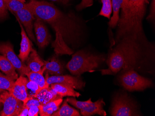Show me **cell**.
Instances as JSON below:
<instances>
[{"mask_svg":"<svg viewBox=\"0 0 155 116\" xmlns=\"http://www.w3.org/2000/svg\"><path fill=\"white\" fill-rule=\"evenodd\" d=\"M93 3V0H81V3L76 6V8L77 11H81L84 8L92 6Z\"/></svg>","mask_w":155,"mask_h":116,"instance_id":"29","label":"cell"},{"mask_svg":"<svg viewBox=\"0 0 155 116\" xmlns=\"http://www.w3.org/2000/svg\"><path fill=\"white\" fill-rule=\"evenodd\" d=\"M28 80L27 78L21 75L15 80L14 85L8 91L14 96L22 101L23 104L26 103L31 98L28 97L26 91V84Z\"/></svg>","mask_w":155,"mask_h":116,"instance_id":"13","label":"cell"},{"mask_svg":"<svg viewBox=\"0 0 155 116\" xmlns=\"http://www.w3.org/2000/svg\"><path fill=\"white\" fill-rule=\"evenodd\" d=\"M44 67L46 74L52 76L62 75L65 72V67L55 54L48 60H44Z\"/></svg>","mask_w":155,"mask_h":116,"instance_id":"15","label":"cell"},{"mask_svg":"<svg viewBox=\"0 0 155 116\" xmlns=\"http://www.w3.org/2000/svg\"><path fill=\"white\" fill-rule=\"evenodd\" d=\"M41 90L36 83L29 80H28L26 84V91L28 97L36 98Z\"/></svg>","mask_w":155,"mask_h":116,"instance_id":"25","label":"cell"},{"mask_svg":"<svg viewBox=\"0 0 155 116\" xmlns=\"http://www.w3.org/2000/svg\"><path fill=\"white\" fill-rule=\"evenodd\" d=\"M19 1L21 2H23V3H25V0H18Z\"/></svg>","mask_w":155,"mask_h":116,"instance_id":"36","label":"cell"},{"mask_svg":"<svg viewBox=\"0 0 155 116\" xmlns=\"http://www.w3.org/2000/svg\"><path fill=\"white\" fill-rule=\"evenodd\" d=\"M25 63L31 71L41 72L45 71L44 60L41 58L37 51L32 48L31 52Z\"/></svg>","mask_w":155,"mask_h":116,"instance_id":"17","label":"cell"},{"mask_svg":"<svg viewBox=\"0 0 155 116\" xmlns=\"http://www.w3.org/2000/svg\"><path fill=\"white\" fill-rule=\"evenodd\" d=\"M52 116H80L81 114L76 109L68 104L67 100H65L61 108L55 111Z\"/></svg>","mask_w":155,"mask_h":116,"instance_id":"22","label":"cell"},{"mask_svg":"<svg viewBox=\"0 0 155 116\" xmlns=\"http://www.w3.org/2000/svg\"><path fill=\"white\" fill-rule=\"evenodd\" d=\"M8 10L6 0H0V21L7 18Z\"/></svg>","mask_w":155,"mask_h":116,"instance_id":"28","label":"cell"},{"mask_svg":"<svg viewBox=\"0 0 155 116\" xmlns=\"http://www.w3.org/2000/svg\"><path fill=\"white\" fill-rule=\"evenodd\" d=\"M16 19L21 27V45H20L21 48H20V53L18 56L20 60L23 63H25L31 52L33 44L30 41L29 37H28L26 31L24 30V27L19 21V20L17 18H16Z\"/></svg>","mask_w":155,"mask_h":116,"instance_id":"14","label":"cell"},{"mask_svg":"<svg viewBox=\"0 0 155 116\" xmlns=\"http://www.w3.org/2000/svg\"><path fill=\"white\" fill-rule=\"evenodd\" d=\"M8 10L15 14L16 12L25 7L26 3L21 2L18 0H6Z\"/></svg>","mask_w":155,"mask_h":116,"instance_id":"27","label":"cell"},{"mask_svg":"<svg viewBox=\"0 0 155 116\" xmlns=\"http://www.w3.org/2000/svg\"><path fill=\"white\" fill-rule=\"evenodd\" d=\"M0 101L3 108L0 112L1 116H18L23 106L22 101L14 96L8 91L0 93Z\"/></svg>","mask_w":155,"mask_h":116,"instance_id":"8","label":"cell"},{"mask_svg":"<svg viewBox=\"0 0 155 116\" xmlns=\"http://www.w3.org/2000/svg\"><path fill=\"white\" fill-rule=\"evenodd\" d=\"M0 54L5 56L15 69L20 76L26 75L31 71L25 63H23L14 52L13 45L9 42H0Z\"/></svg>","mask_w":155,"mask_h":116,"instance_id":"9","label":"cell"},{"mask_svg":"<svg viewBox=\"0 0 155 116\" xmlns=\"http://www.w3.org/2000/svg\"><path fill=\"white\" fill-rule=\"evenodd\" d=\"M106 59L105 56L103 55L80 50L73 55L66 67L74 76H80L87 72L94 71Z\"/></svg>","mask_w":155,"mask_h":116,"instance_id":"4","label":"cell"},{"mask_svg":"<svg viewBox=\"0 0 155 116\" xmlns=\"http://www.w3.org/2000/svg\"><path fill=\"white\" fill-rule=\"evenodd\" d=\"M29 108L26 107L25 105L22 106V108L21 109V111L19 113L18 116H27L28 114V111Z\"/></svg>","mask_w":155,"mask_h":116,"instance_id":"33","label":"cell"},{"mask_svg":"<svg viewBox=\"0 0 155 116\" xmlns=\"http://www.w3.org/2000/svg\"><path fill=\"white\" fill-rule=\"evenodd\" d=\"M45 78L47 83L50 85L55 83H64L71 85L76 89H82L86 85V83L81 78L80 76L73 77L70 75L62 74L60 76L49 77L48 74H46Z\"/></svg>","mask_w":155,"mask_h":116,"instance_id":"12","label":"cell"},{"mask_svg":"<svg viewBox=\"0 0 155 116\" xmlns=\"http://www.w3.org/2000/svg\"><path fill=\"white\" fill-rule=\"evenodd\" d=\"M15 80L0 72V93L5 91H9L14 85Z\"/></svg>","mask_w":155,"mask_h":116,"instance_id":"24","label":"cell"},{"mask_svg":"<svg viewBox=\"0 0 155 116\" xmlns=\"http://www.w3.org/2000/svg\"><path fill=\"white\" fill-rule=\"evenodd\" d=\"M123 0H112V9L113 15L109 22L110 28H114L117 26L119 18V12L121 8Z\"/></svg>","mask_w":155,"mask_h":116,"instance_id":"23","label":"cell"},{"mask_svg":"<svg viewBox=\"0 0 155 116\" xmlns=\"http://www.w3.org/2000/svg\"><path fill=\"white\" fill-rule=\"evenodd\" d=\"M110 113L112 116H138L141 114L137 103L124 92H119L112 99Z\"/></svg>","mask_w":155,"mask_h":116,"instance_id":"5","label":"cell"},{"mask_svg":"<svg viewBox=\"0 0 155 116\" xmlns=\"http://www.w3.org/2000/svg\"><path fill=\"white\" fill-rule=\"evenodd\" d=\"M2 103L1 102V101H0V105H1V104Z\"/></svg>","mask_w":155,"mask_h":116,"instance_id":"37","label":"cell"},{"mask_svg":"<svg viewBox=\"0 0 155 116\" xmlns=\"http://www.w3.org/2000/svg\"><path fill=\"white\" fill-rule=\"evenodd\" d=\"M44 72V71L37 72L30 71L28 73L26 76H27L29 80L36 83L41 89H42L43 88H48L50 86V85L47 83L45 77L43 76Z\"/></svg>","mask_w":155,"mask_h":116,"instance_id":"21","label":"cell"},{"mask_svg":"<svg viewBox=\"0 0 155 116\" xmlns=\"http://www.w3.org/2000/svg\"><path fill=\"white\" fill-rule=\"evenodd\" d=\"M36 98L38 99L41 105H44L50 101L62 98L57 94L50 86L48 88L42 89L37 95Z\"/></svg>","mask_w":155,"mask_h":116,"instance_id":"20","label":"cell"},{"mask_svg":"<svg viewBox=\"0 0 155 116\" xmlns=\"http://www.w3.org/2000/svg\"><path fill=\"white\" fill-rule=\"evenodd\" d=\"M66 100L68 103L80 109L81 114L82 116H91L95 114L107 116L106 111L103 109L105 103L102 99L95 102H92L91 98L86 101H78L75 97L68 98Z\"/></svg>","mask_w":155,"mask_h":116,"instance_id":"7","label":"cell"},{"mask_svg":"<svg viewBox=\"0 0 155 116\" xmlns=\"http://www.w3.org/2000/svg\"><path fill=\"white\" fill-rule=\"evenodd\" d=\"M0 70L2 71L6 76L13 80H15L18 77L16 69L5 56L0 55Z\"/></svg>","mask_w":155,"mask_h":116,"instance_id":"18","label":"cell"},{"mask_svg":"<svg viewBox=\"0 0 155 116\" xmlns=\"http://www.w3.org/2000/svg\"><path fill=\"white\" fill-rule=\"evenodd\" d=\"M146 6L141 0H123L114 45L128 36L141 40H148L143 26Z\"/></svg>","mask_w":155,"mask_h":116,"instance_id":"3","label":"cell"},{"mask_svg":"<svg viewBox=\"0 0 155 116\" xmlns=\"http://www.w3.org/2000/svg\"><path fill=\"white\" fill-rule=\"evenodd\" d=\"M142 2H144L145 4H146V5H147V4H148L149 3V1L150 0H141Z\"/></svg>","mask_w":155,"mask_h":116,"instance_id":"35","label":"cell"},{"mask_svg":"<svg viewBox=\"0 0 155 116\" xmlns=\"http://www.w3.org/2000/svg\"><path fill=\"white\" fill-rule=\"evenodd\" d=\"M63 102L62 98L58 99L53 101H50L44 105H39L40 116H50L58 110Z\"/></svg>","mask_w":155,"mask_h":116,"instance_id":"19","label":"cell"},{"mask_svg":"<svg viewBox=\"0 0 155 116\" xmlns=\"http://www.w3.org/2000/svg\"><path fill=\"white\" fill-rule=\"evenodd\" d=\"M102 3V7L100 11L99 15L110 19L112 12L111 0H101Z\"/></svg>","mask_w":155,"mask_h":116,"instance_id":"26","label":"cell"},{"mask_svg":"<svg viewBox=\"0 0 155 116\" xmlns=\"http://www.w3.org/2000/svg\"><path fill=\"white\" fill-rule=\"evenodd\" d=\"M119 72L118 83L128 91H142L153 86L151 80L141 76L135 70H122Z\"/></svg>","mask_w":155,"mask_h":116,"instance_id":"6","label":"cell"},{"mask_svg":"<svg viewBox=\"0 0 155 116\" xmlns=\"http://www.w3.org/2000/svg\"><path fill=\"white\" fill-rule=\"evenodd\" d=\"M148 20L154 23L155 19V0H152L149 14L146 18Z\"/></svg>","mask_w":155,"mask_h":116,"instance_id":"30","label":"cell"},{"mask_svg":"<svg viewBox=\"0 0 155 116\" xmlns=\"http://www.w3.org/2000/svg\"><path fill=\"white\" fill-rule=\"evenodd\" d=\"M50 86L61 98L67 96L79 97L81 96L80 92L76 91L73 86L69 84L55 83Z\"/></svg>","mask_w":155,"mask_h":116,"instance_id":"16","label":"cell"},{"mask_svg":"<svg viewBox=\"0 0 155 116\" xmlns=\"http://www.w3.org/2000/svg\"><path fill=\"white\" fill-rule=\"evenodd\" d=\"M23 105H25L28 108H30V107L33 106H39V105H41V104L36 98L31 97L28 99L26 103L23 104Z\"/></svg>","mask_w":155,"mask_h":116,"instance_id":"31","label":"cell"},{"mask_svg":"<svg viewBox=\"0 0 155 116\" xmlns=\"http://www.w3.org/2000/svg\"><path fill=\"white\" fill-rule=\"evenodd\" d=\"M34 27L38 47L40 49H43L50 43L51 35L44 21L41 19L36 18L34 23Z\"/></svg>","mask_w":155,"mask_h":116,"instance_id":"11","label":"cell"},{"mask_svg":"<svg viewBox=\"0 0 155 116\" xmlns=\"http://www.w3.org/2000/svg\"><path fill=\"white\" fill-rule=\"evenodd\" d=\"M39 112H40V110H39V106H33L29 108L28 116H38Z\"/></svg>","mask_w":155,"mask_h":116,"instance_id":"32","label":"cell"},{"mask_svg":"<svg viewBox=\"0 0 155 116\" xmlns=\"http://www.w3.org/2000/svg\"><path fill=\"white\" fill-rule=\"evenodd\" d=\"M25 8L36 19L49 24L55 31V39L52 46L57 56L74 54L70 46L77 45L82 35L81 23L74 14L62 12L53 3L45 1H31L26 3Z\"/></svg>","mask_w":155,"mask_h":116,"instance_id":"1","label":"cell"},{"mask_svg":"<svg viewBox=\"0 0 155 116\" xmlns=\"http://www.w3.org/2000/svg\"><path fill=\"white\" fill-rule=\"evenodd\" d=\"M30 1H34V0H30ZM48 1H51L55 2H59L61 3L63 5H68L71 0H48Z\"/></svg>","mask_w":155,"mask_h":116,"instance_id":"34","label":"cell"},{"mask_svg":"<svg viewBox=\"0 0 155 116\" xmlns=\"http://www.w3.org/2000/svg\"><path fill=\"white\" fill-rule=\"evenodd\" d=\"M114 45L106 59L108 67L101 70L102 75H115L122 70L130 69L150 74L155 71V45L148 40L128 36Z\"/></svg>","mask_w":155,"mask_h":116,"instance_id":"2","label":"cell"},{"mask_svg":"<svg viewBox=\"0 0 155 116\" xmlns=\"http://www.w3.org/2000/svg\"><path fill=\"white\" fill-rule=\"evenodd\" d=\"M14 14L25 27V31L29 38L34 42H36V39L33 33L34 21L36 18L33 13L25 7L17 11Z\"/></svg>","mask_w":155,"mask_h":116,"instance_id":"10","label":"cell"}]
</instances>
